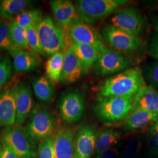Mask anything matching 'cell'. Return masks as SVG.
<instances>
[{
    "instance_id": "obj_1",
    "label": "cell",
    "mask_w": 158,
    "mask_h": 158,
    "mask_svg": "<svg viewBox=\"0 0 158 158\" xmlns=\"http://www.w3.org/2000/svg\"><path fill=\"white\" fill-rule=\"evenodd\" d=\"M145 85L142 70L130 68L106 80L98 87L99 97L135 96Z\"/></svg>"
},
{
    "instance_id": "obj_2",
    "label": "cell",
    "mask_w": 158,
    "mask_h": 158,
    "mask_svg": "<svg viewBox=\"0 0 158 158\" xmlns=\"http://www.w3.org/2000/svg\"><path fill=\"white\" fill-rule=\"evenodd\" d=\"M135 96L99 97L95 111L98 119L104 123L113 124L126 118L133 108Z\"/></svg>"
},
{
    "instance_id": "obj_3",
    "label": "cell",
    "mask_w": 158,
    "mask_h": 158,
    "mask_svg": "<svg viewBox=\"0 0 158 158\" xmlns=\"http://www.w3.org/2000/svg\"><path fill=\"white\" fill-rule=\"evenodd\" d=\"M128 0H79L76 2V12L79 18L89 25H93L110 15Z\"/></svg>"
},
{
    "instance_id": "obj_4",
    "label": "cell",
    "mask_w": 158,
    "mask_h": 158,
    "mask_svg": "<svg viewBox=\"0 0 158 158\" xmlns=\"http://www.w3.org/2000/svg\"><path fill=\"white\" fill-rule=\"evenodd\" d=\"M37 29L43 54L51 56L66 49L65 33L61 27L53 23L51 17L42 18L37 23Z\"/></svg>"
},
{
    "instance_id": "obj_5",
    "label": "cell",
    "mask_w": 158,
    "mask_h": 158,
    "mask_svg": "<svg viewBox=\"0 0 158 158\" xmlns=\"http://www.w3.org/2000/svg\"><path fill=\"white\" fill-rule=\"evenodd\" d=\"M100 35L104 43L115 51L123 53H134L143 48L139 36L130 34L110 24L101 29Z\"/></svg>"
},
{
    "instance_id": "obj_6",
    "label": "cell",
    "mask_w": 158,
    "mask_h": 158,
    "mask_svg": "<svg viewBox=\"0 0 158 158\" xmlns=\"http://www.w3.org/2000/svg\"><path fill=\"white\" fill-rule=\"evenodd\" d=\"M55 121L48 110L35 107L28 123L24 128L35 147L39 142L51 137L55 130Z\"/></svg>"
},
{
    "instance_id": "obj_7",
    "label": "cell",
    "mask_w": 158,
    "mask_h": 158,
    "mask_svg": "<svg viewBox=\"0 0 158 158\" xmlns=\"http://www.w3.org/2000/svg\"><path fill=\"white\" fill-rule=\"evenodd\" d=\"M0 141L10 147L18 158H35V149L25 128L20 127H6L0 132Z\"/></svg>"
},
{
    "instance_id": "obj_8",
    "label": "cell",
    "mask_w": 158,
    "mask_h": 158,
    "mask_svg": "<svg viewBox=\"0 0 158 158\" xmlns=\"http://www.w3.org/2000/svg\"><path fill=\"white\" fill-rule=\"evenodd\" d=\"M66 29L68 36L71 40L72 44L91 46L100 53L107 48L100 34L80 18L72 23Z\"/></svg>"
},
{
    "instance_id": "obj_9",
    "label": "cell",
    "mask_w": 158,
    "mask_h": 158,
    "mask_svg": "<svg viewBox=\"0 0 158 158\" xmlns=\"http://www.w3.org/2000/svg\"><path fill=\"white\" fill-rule=\"evenodd\" d=\"M145 23L141 12L135 6L119 8L110 20V25L136 36H139L143 31Z\"/></svg>"
},
{
    "instance_id": "obj_10",
    "label": "cell",
    "mask_w": 158,
    "mask_h": 158,
    "mask_svg": "<svg viewBox=\"0 0 158 158\" xmlns=\"http://www.w3.org/2000/svg\"><path fill=\"white\" fill-rule=\"evenodd\" d=\"M130 64V61L119 52L107 48L100 53L93 68L97 76H106L127 69Z\"/></svg>"
},
{
    "instance_id": "obj_11",
    "label": "cell",
    "mask_w": 158,
    "mask_h": 158,
    "mask_svg": "<svg viewBox=\"0 0 158 158\" xmlns=\"http://www.w3.org/2000/svg\"><path fill=\"white\" fill-rule=\"evenodd\" d=\"M58 108L60 116L64 122L69 124L78 122L85 113L83 96L77 91H70L61 97Z\"/></svg>"
},
{
    "instance_id": "obj_12",
    "label": "cell",
    "mask_w": 158,
    "mask_h": 158,
    "mask_svg": "<svg viewBox=\"0 0 158 158\" xmlns=\"http://www.w3.org/2000/svg\"><path fill=\"white\" fill-rule=\"evenodd\" d=\"M97 132L93 125L84 124L77 129L74 138L75 158H91L96 149Z\"/></svg>"
},
{
    "instance_id": "obj_13",
    "label": "cell",
    "mask_w": 158,
    "mask_h": 158,
    "mask_svg": "<svg viewBox=\"0 0 158 158\" xmlns=\"http://www.w3.org/2000/svg\"><path fill=\"white\" fill-rule=\"evenodd\" d=\"M16 94L17 117L15 124L18 127H21L34 110V99L29 85L24 81L19 82L16 85Z\"/></svg>"
},
{
    "instance_id": "obj_14",
    "label": "cell",
    "mask_w": 158,
    "mask_h": 158,
    "mask_svg": "<svg viewBox=\"0 0 158 158\" xmlns=\"http://www.w3.org/2000/svg\"><path fill=\"white\" fill-rule=\"evenodd\" d=\"M16 85L6 87L0 92V127L16 123Z\"/></svg>"
},
{
    "instance_id": "obj_15",
    "label": "cell",
    "mask_w": 158,
    "mask_h": 158,
    "mask_svg": "<svg viewBox=\"0 0 158 158\" xmlns=\"http://www.w3.org/2000/svg\"><path fill=\"white\" fill-rule=\"evenodd\" d=\"M83 74V64L76 54L72 46L64 52L62 71L60 81L63 84H71L77 81Z\"/></svg>"
},
{
    "instance_id": "obj_16",
    "label": "cell",
    "mask_w": 158,
    "mask_h": 158,
    "mask_svg": "<svg viewBox=\"0 0 158 158\" xmlns=\"http://www.w3.org/2000/svg\"><path fill=\"white\" fill-rule=\"evenodd\" d=\"M74 132L69 128H62L57 131L54 139L55 158H75Z\"/></svg>"
},
{
    "instance_id": "obj_17",
    "label": "cell",
    "mask_w": 158,
    "mask_h": 158,
    "mask_svg": "<svg viewBox=\"0 0 158 158\" xmlns=\"http://www.w3.org/2000/svg\"><path fill=\"white\" fill-rule=\"evenodd\" d=\"M53 14L57 22L62 27L67 28L79 18L73 4L68 0H53L50 1Z\"/></svg>"
},
{
    "instance_id": "obj_18",
    "label": "cell",
    "mask_w": 158,
    "mask_h": 158,
    "mask_svg": "<svg viewBox=\"0 0 158 158\" xmlns=\"http://www.w3.org/2000/svg\"><path fill=\"white\" fill-rule=\"evenodd\" d=\"M158 119V113H152L139 108H133L126 118L124 130L132 131L142 130Z\"/></svg>"
},
{
    "instance_id": "obj_19",
    "label": "cell",
    "mask_w": 158,
    "mask_h": 158,
    "mask_svg": "<svg viewBox=\"0 0 158 158\" xmlns=\"http://www.w3.org/2000/svg\"><path fill=\"white\" fill-rule=\"evenodd\" d=\"M133 108L158 114V90L149 85H142L135 95Z\"/></svg>"
},
{
    "instance_id": "obj_20",
    "label": "cell",
    "mask_w": 158,
    "mask_h": 158,
    "mask_svg": "<svg viewBox=\"0 0 158 158\" xmlns=\"http://www.w3.org/2000/svg\"><path fill=\"white\" fill-rule=\"evenodd\" d=\"M13 58V66L16 72L27 73L35 70L40 62L37 56L29 51L16 49L9 52Z\"/></svg>"
},
{
    "instance_id": "obj_21",
    "label": "cell",
    "mask_w": 158,
    "mask_h": 158,
    "mask_svg": "<svg viewBox=\"0 0 158 158\" xmlns=\"http://www.w3.org/2000/svg\"><path fill=\"white\" fill-rule=\"evenodd\" d=\"M34 94L40 102L48 103L55 96V89L52 81L45 76H36L31 78Z\"/></svg>"
},
{
    "instance_id": "obj_22",
    "label": "cell",
    "mask_w": 158,
    "mask_h": 158,
    "mask_svg": "<svg viewBox=\"0 0 158 158\" xmlns=\"http://www.w3.org/2000/svg\"><path fill=\"white\" fill-rule=\"evenodd\" d=\"M74 51L83 64V74L88 73L98 59L100 53L91 46L72 44Z\"/></svg>"
},
{
    "instance_id": "obj_23",
    "label": "cell",
    "mask_w": 158,
    "mask_h": 158,
    "mask_svg": "<svg viewBox=\"0 0 158 158\" xmlns=\"http://www.w3.org/2000/svg\"><path fill=\"white\" fill-rule=\"evenodd\" d=\"M120 138V133L116 130L106 128L100 131L97 133L96 138V155L115 147L118 143Z\"/></svg>"
},
{
    "instance_id": "obj_24",
    "label": "cell",
    "mask_w": 158,
    "mask_h": 158,
    "mask_svg": "<svg viewBox=\"0 0 158 158\" xmlns=\"http://www.w3.org/2000/svg\"><path fill=\"white\" fill-rule=\"evenodd\" d=\"M32 1L27 0L0 1V18L12 21L15 17L31 8Z\"/></svg>"
},
{
    "instance_id": "obj_25",
    "label": "cell",
    "mask_w": 158,
    "mask_h": 158,
    "mask_svg": "<svg viewBox=\"0 0 158 158\" xmlns=\"http://www.w3.org/2000/svg\"><path fill=\"white\" fill-rule=\"evenodd\" d=\"M64 52L59 51L51 55L46 64V73L51 81L57 83L60 81L62 71Z\"/></svg>"
},
{
    "instance_id": "obj_26",
    "label": "cell",
    "mask_w": 158,
    "mask_h": 158,
    "mask_svg": "<svg viewBox=\"0 0 158 158\" xmlns=\"http://www.w3.org/2000/svg\"><path fill=\"white\" fill-rule=\"evenodd\" d=\"M42 19L41 12L37 10H27L13 18V21L24 28L37 24Z\"/></svg>"
},
{
    "instance_id": "obj_27",
    "label": "cell",
    "mask_w": 158,
    "mask_h": 158,
    "mask_svg": "<svg viewBox=\"0 0 158 158\" xmlns=\"http://www.w3.org/2000/svg\"><path fill=\"white\" fill-rule=\"evenodd\" d=\"M10 29L12 40L16 48L22 49L28 48L26 29L12 20L10 23Z\"/></svg>"
},
{
    "instance_id": "obj_28",
    "label": "cell",
    "mask_w": 158,
    "mask_h": 158,
    "mask_svg": "<svg viewBox=\"0 0 158 158\" xmlns=\"http://www.w3.org/2000/svg\"><path fill=\"white\" fill-rule=\"evenodd\" d=\"M18 49L12 40L10 23L6 21L0 23V51H13Z\"/></svg>"
},
{
    "instance_id": "obj_29",
    "label": "cell",
    "mask_w": 158,
    "mask_h": 158,
    "mask_svg": "<svg viewBox=\"0 0 158 158\" xmlns=\"http://www.w3.org/2000/svg\"><path fill=\"white\" fill-rule=\"evenodd\" d=\"M143 78L155 89H158V60L146 64L142 70Z\"/></svg>"
},
{
    "instance_id": "obj_30",
    "label": "cell",
    "mask_w": 158,
    "mask_h": 158,
    "mask_svg": "<svg viewBox=\"0 0 158 158\" xmlns=\"http://www.w3.org/2000/svg\"><path fill=\"white\" fill-rule=\"evenodd\" d=\"M27 40L29 48L31 50L36 53H43L40 44L37 24L30 26L26 28Z\"/></svg>"
},
{
    "instance_id": "obj_31",
    "label": "cell",
    "mask_w": 158,
    "mask_h": 158,
    "mask_svg": "<svg viewBox=\"0 0 158 158\" xmlns=\"http://www.w3.org/2000/svg\"><path fill=\"white\" fill-rule=\"evenodd\" d=\"M36 158H55L53 137H49L40 142L38 148Z\"/></svg>"
},
{
    "instance_id": "obj_32",
    "label": "cell",
    "mask_w": 158,
    "mask_h": 158,
    "mask_svg": "<svg viewBox=\"0 0 158 158\" xmlns=\"http://www.w3.org/2000/svg\"><path fill=\"white\" fill-rule=\"evenodd\" d=\"M11 61L8 56L0 57V90L11 79Z\"/></svg>"
},
{
    "instance_id": "obj_33",
    "label": "cell",
    "mask_w": 158,
    "mask_h": 158,
    "mask_svg": "<svg viewBox=\"0 0 158 158\" xmlns=\"http://www.w3.org/2000/svg\"><path fill=\"white\" fill-rule=\"evenodd\" d=\"M141 148V142L139 139H131L124 148L119 158H135Z\"/></svg>"
},
{
    "instance_id": "obj_34",
    "label": "cell",
    "mask_w": 158,
    "mask_h": 158,
    "mask_svg": "<svg viewBox=\"0 0 158 158\" xmlns=\"http://www.w3.org/2000/svg\"><path fill=\"white\" fill-rule=\"evenodd\" d=\"M148 145L151 152L158 153V119L153 124L149 133Z\"/></svg>"
},
{
    "instance_id": "obj_35",
    "label": "cell",
    "mask_w": 158,
    "mask_h": 158,
    "mask_svg": "<svg viewBox=\"0 0 158 158\" xmlns=\"http://www.w3.org/2000/svg\"><path fill=\"white\" fill-rule=\"evenodd\" d=\"M147 48L149 55L158 60V31L152 36L147 45Z\"/></svg>"
},
{
    "instance_id": "obj_36",
    "label": "cell",
    "mask_w": 158,
    "mask_h": 158,
    "mask_svg": "<svg viewBox=\"0 0 158 158\" xmlns=\"http://www.w3.org/2000/svg\"><path fill=\"white\" fill-rule=\"evenodd\" d=\"M120 152L118 147H114L96 156V158H119Z\"/></svg>"
},
{
    "instance_id": "obj_37",
    "label": "cell",
    "mask_w": 158,
    "mask_h": 158,
    "mask_svg": "<svg viewBox=\"0 0 158 158\" xmlns=\"http://www.w3.org/2000/svg\"><path fill=\"white\" fill-rule=\"evenodd\" d=\"M2 153L1 158H18L17 154L11 148L4 143H2Z\"/></svg>"
},
{
    "instance_id": "obj_38",
    "label": "cell",
    "mask_w": 158,
    "mask_h": 158,
    "mask_svg": "<svg viewBox=\"0 0 158 158\" xmlns=\"http://www.w3.org/2000/svg\"><path fill=\"white\" fill-rule=\"evenodd\" d=\"M2 153V145L0 143V158H1Z\"/></svg>"
},
{
    "instance_id": "obj_39",
    "label": "cell",
    "mask_w": 158,
    "mask_h": 158,
    "mask_svg": "<svg viewBox=\"0 0 158 158\" xmlns=\"http://www.w3.org/2000/svg\"><path fill=\"white\" fill-rule=\"evenodd\" d=\"M156 31H158V22H157V23H156Z\"/></svg>"
}]
</instances>
